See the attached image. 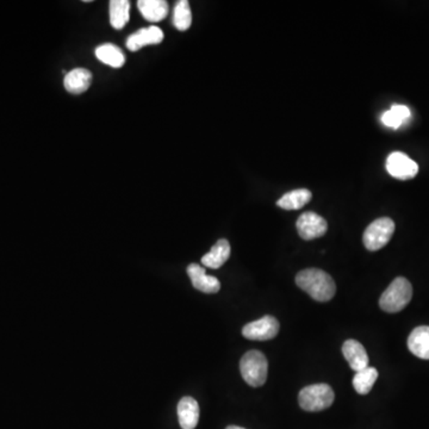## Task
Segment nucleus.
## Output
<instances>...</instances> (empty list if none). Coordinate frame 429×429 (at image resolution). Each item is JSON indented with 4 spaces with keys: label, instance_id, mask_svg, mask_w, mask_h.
Wrapping results in <instances>:
<instances>
[{
    "label": "nucleus",
    "instance_id": "obj_1",
    "mask_svg": "<svg viewBox=\"0 0 429 429\" xmlns=\"http://www.w3.org/2000/svg\"><path fill=\"white\" fill-rule=\"evenodd\" d=\"M296 284L318 302H328L335 296V281L327 272L318 268H307L298 272Z\"/></svg>",
    "mask_w": 429,
    "mask_h": 429
},
{
    "label": "nucleus",
    "instance_id": "obj_2",
    "mask_svg": "<svg viewBox=\"0 0 429 429\" xmlns=\"http://www.w3.org/2000/svg\"><path fill=\"white\" fill-rule=\"evenodd\" d=\"M413 286L404 277H397L379 298V307L390 314L400 313L410 303Z\"/></svg>",
    "mask_w": 429,
    "mask_h": 429
},
{
    "label": "nucleus",
    "instance_id": "obj_3",
    "mask_svg": "<svg viewBox=\"0 0 429 429\" xmlns=\"http://www.w3.org/2000/svg\"><path fill=\"white\" fill-rule=\"evenodd\" d=\"M240 372L242 378L248 385L259 388L263 385L268 373V361L263 352L248 350L240 361Z\"/></svg>",
    "mask_w": 429,
    "mask_h": 429
},
{
    "label": "nucleus",
    "instance_id": "obj_4",
    "mask_svg": "<svg viewBox=\"0 0 429 429\" xmlns=\"http://www.w3.org/2000/svg\"><path fill=\"white\" fill-rule=\"evenodd\" d=\"M335 400V393L328 384H314L308 385L301 390L298 395V403L306 411L325 410L328 409Z\"/></svg>",
    "mask_w": 429,
    "mask_h": 429
},
{
    "label": "nucleus",
    "instance_id": "obj_5",
    "mask_svg": "<svg viewBox=\"0 0 429 429\" xmlns=\"http://www.w3.org/2000/svg\"><path fill=\"white\" fill-rule=\"evenodd\" d=\"M395 222L389 217H380L373 221L363 235V242L366 249L375 252L389 243L395 233Z\"/></svg>",
    "mask_w": 429,
    "mask_h": 429
},
{
    "label": "nucleus",
    "instance_id": "obj_6",
    "mask_svg": "<svg viewBox=\"0 0 429 429\" xmlns=\"http://www.w3.org/2000/svg\"><path fill=\"white\" fill-rule=\"evenodd\" d=\"M279 333V322L277 318L266 315L263 318L251 322L242 328V335L246 339L254 340V341H266L272 340Z\"/></svg>",
    "mask_w": 429,
    "mask_h": 429
},
{
    "label": "nucleus",
    "instance_id": "obj_7",
    "mask_svg": "<svg viewBox=\"0 0 429 429\" xmlns=\"http://www.w3.org/2000/svg\"><path fill=\"white\" fill-rule=\"evenodd\" d=\"M296 227L301 238L306 240V241L322 238L328 231L327 221L318 213H311V211L302 213L298 217Z\"/></svg>",
    "mask_w": 429,
    "mask_h": 429
},
{
    "label": "nucleus",
    "instance_id": "obj_8",
    "mask_svg": "<svg viewBox=\"0 0 429 429\" xmlns=\"http://www.w3.org/2000/svg\"><path fill=\"white\" fill-rule=\"evenodd\" d=\"M386 170L390 176L400 181H409L418 174V165L402 152H393L386 160Z\"/></svg>",
    "mask_w": 429,
    "mask_h": 429
},
{
    "label": "nucleus",
    "instance_id": "obj_9",
    "mask_svg": "<svg viewBox=\"0 0 429 429\" xmlns=\"http://www.w3.org/2000/svg\"><path fill=\"white\" fill-rule=\"evenodd\" d=\"M188 276L191 279L195 289L201 293H216L220 291L221 283L216 277L208 276L204 267L198 263H190L188 266Z\"/></svg>",
    "mask_w": 429,
    "mask_h": 429
},
{
    "label": "nucleus",
    "instance_id": "obj_10",
    "mask_svg": "<svg viewBox=\"0 0 429 429\" xmlns=\"http://www.w3.org/2000/svg\"><path fill=\"white\" fill-rule=\"evenodd\" d=\"M163 31L158 26H152L131 34L126 40V48L130 51H140L141 48L163 42Z\"/></svg>",
    "mask_w": 429,
    "mask_h": 429
},
{
    "label": "nucleus",
    "instance_id": "obj_11",
    "mask_svg": "<svg viewBox=\"0 0 429 429\" xmlns=\"http://www.w3.org/2000/svg\"><path fill=\"white\" fill-rule=\"evenodd\" d=\"M343 354L353 371L359 372L368 368V352L357 340L350 339L345 341L343 345Z\"/></svg>",
    "mask_w": 429,
    "mask_h": 429
},
{
    "label": "nucleus",
    "instance_id": "obj_12",
    "mask_svg": "<svg viewBox=\"0 0 429 429\" xmlns=\"http://www.w3.org/2000/svg\"><path fill=\"white\" fill-rule=\"evenodd\" d=\"M178 420L183 429H195L199 421L198 402L193 397H183L178 403Z\"/></svg>",
    "mask_w": 429,
    "mask_h": 429
},
{
    "label": "nucleus",
    "instance_id": "obj_13",
    "mask_svg": "<svg viewBox=\"0 0 429 429\" xmlns=\"http://www.w3.org/2000/svg\"><path fill=\"white\" fill-rule=\"evenodd\" d=\"M408 348L415 357L429 360V327L420 325L408 338Z\"/></svg>",
    "mask_w": 429,
    "mask_h": 429
},
{
    "label": "nucleus",
    "instance_id": "obj_14",
    "mask_svg": "<svg viewBox=\"0 0 429 429\" xmlns=\"http://www.w3.org/2000/svg\"><path fill=\"white\" fill-rule=\"evenodd\" d=\"M137 8L146 21L151 23L161 22L168 15V4L165 0H140Z\"/></svg>",
    "mask_w": 429,
    "mask_h": 429
},
{
    "label": "nucleus",
    "instance_id": "obj_15",
    "mask_svg": "<svg viewBox=\"0 0 429 429\" xmlns=\"http://www.w3.org/2000/svg\"><path fill=\"white\" fill-rule=\"evenodd\" d=\"M91 83L92 74L89 69H76L66 74L64 85L69 94H80L89 90Z\"/></svg>",
    "mask_w": 429,
    "mask_h": 429
},
{
    "label": "nucleus",
    "instance_id": "obj_16",
    "mask_svg": "<svg viewBox=\"0 0 429 429\" xmlns=\"http://www.w3.org/2000/svg\"><path fill=\"white\" fill-rule=\"evenodd\" d=\"M229 258H231V245L226 238H221L215 243L211 251L203 256L202 263L204 266L217 270L223 266Z\"/></svg>",
    "mask_w": 429,
    "mask_h": 429
},
{
    "label": "nucleus",
    "instance_id": "obj_17",
    "mask_svg": "<svg viewBox=\"0 0 429 429\" xmlns=\"http://www.w3.org/2000/svg\"><path fill=\"white\" fill-rule=\"evenodd\" d=\"M313 198L311 192L308 188H297L293 191L285 193L277 202V206L284 210H298L302 209L304 206H307Z\"/></svg>",
    "mask_w": 429,
    "mask_h": 429
},
{
    "label": "nucleus",
    "instance_id": "obj_18",
    "mask_svg": "<svg viewBox=\"0 0 429 429\" xmlns=\"http://www.w3.org/2000/svg\"><path fill=\"white\" fill-rule=\"evenodd\" d=\"M94 53L99 61L113 69H121L126 62V55L123 54V51L115 44H101Z\"/></svg>",
    "mask_w": 429,
    "mask_h": 429
},
{
    "label": "nucleus",
    "instance_id": "obj_19",
    "mask_svg": "<svg viewBox=\"0 0 429 429\" xmlns=\"http://www.w3.org/2000/svg\"><path fill=\"white\" fill-rule=\"evenodd\" d=\"M130 3L128 0L110 1V23L112 28L121 30L126 26L130 19Z\"/></svg>",
    "mask_w": 429,
    "mask_h": 429
},
{
    "label": "nucleus",
    "instance_id": "obj_20",
    "mask_svg": "<svg viewBox=\"0 0 429 429\" xmlns=\"http://www.w3.org/2000/svg\"><path fill=\"white\" fill-rule=\"evenodd\" d=\"M378 378V371L377 368H368L361 370V371L355 372V375L353 378V388L360 395H368L371 391L372 388L375 385V380Z\"/></svg>",
    "mask_w": 429,
    "mask_h": 429
},
{
    "label": "nucleus",
    "instance_id": "obj_21",
    "mask_svg": "<svg viewBox=\"0 0 429 429\" xmlns=\"http://www.w3.org/2000/svg\"><path fill=\"white\" fill-rule=\"evenodd\" d=\"M411 112L405 105H393L390 110L384 112L382 122L384 126L393 129H398L405 121L410 118Z\"/></svg>",
    "mask_w": 429,
    "mask_h": 429
},
{
    "label": "nucleus",
    "instance_id": "obj_22",
    "mask_svg": "<svg viewBox=\"0 0 429 429\" xmlns=\"http://www.w3.org/2000/svg\"><path fill=\"white\" fill-rule=\"evenodd\" d=\"M173 24L179 31H186L192 24V14L188 0L178 1L174 8Z\"/></svg>",
    "mask_w": 429,
    "mask_h": 429
},
{
    "label": "nucleus",
    "instance_id": "obj_23",
    "mask_svg": "<svg viewBox=\"0 0 429 429\" xmlns=\"http://www.w3.org/2000/svg\"><path fill=\"white\" fill-rule=\"evenodd\" d=\"M226 429H246V428H242V427H238V425H228L227 428Z\"/></svg>",
    "mask_w": 429,
    "mask_h": 429
}]
</instances>
